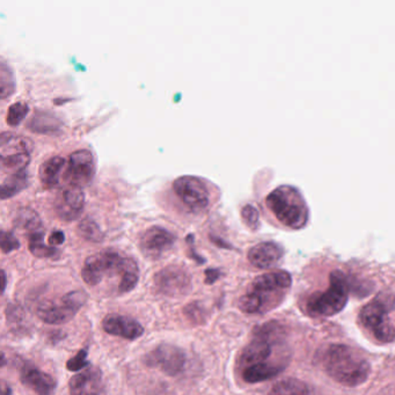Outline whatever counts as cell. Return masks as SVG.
Instances as JSON below:
<instances>
[{"instance_id":"18","label":"cell","mask_w":395,"mask_h":395,"mask_svg":"<svg viewBox=\"0 0 395 395\" xmlns=\"http://www.w3.org/2000/svg\"><path fill=\"white\" fill-rule=\"evenodd\" d=\"M284 251L279 244L272 242H260L248 251V260L258 269L272 268L281 261Z\"/></svg>"},{"instance_id":"14","label":"cell","mask_w":395,"mask_h":395,"mask_svg":"<svg viewBox=\"0 0 395 395\" xmlns=\"http://www.w3.org/2000/svg\"><path fill=\"white\" fill-rule=\"evenodd\" d=\"M70 395H107L104 373L97 366H88L69 382Z\"/></svg>"},{"instance_id":"13","label":"cell","mask_w":395,"mask_h":395,"mask_svg":"<svg viewBox=\"0 0 395 395\" xmlns=\"http://www.w3.org/2000/svg\"><path fill=\"white\" fill-rule=\"evenodd\" d=\"M175 242L176 237L171 231L161 226H152L141 235L139 247L145 258L158 260L171 251Z\"/></svg>"},{"instance_id":"27","label":"cell","mask_w":395,"mask_h":395,"mask_svg":"<svg viewBox=\"0 0 395 395\" xmlns=\"http://www.w3.org/2000/svg\"><path fill=\"white\" fill-rule=\"evenodd\" d=\"M31 157L27 152H15L8 155H1V165L4 169L12 171L14 173L25 171V167L29 164Z\"/></svg>"},{"instance_id":"21","label":"cell","mask_w":395,"mask_h":395,"mask_svg":"<svg viewBox=\"0 0 395 395\" xmlns=\"http://www.w3.org/2000/svg\"><path fill=\"white\" fill-rule=\"evenodd\" d=\"M27 184L28 175L26 171L13 173L10 176H7L1 183V198L7 200L13 198L20 191L24 190L25 188L27 187Z\"/></svg>"},{"instance_id":"22","label":"cell","mask_w":395,"mask_h":395,"mask_svg":"<svg viewBox=\"0 0 395 395\" xmlns=\"http://www.w3.org/2000/svg\"><path fill=\"white\" fill-rule=\"evenodd\" d=\"M269 395H310V389L299 379H283L272 386Z\"/></svg>"},{"instance_id":"15","label":"cell","mask_w":395,"mask_h":395,"mask_svg":"<svg viewBox=\"0 0 395 395\" xmlns=\"http://www.w3.org/2000/svg\"><path fill=\"white\" fill-rule=\"evenodd\" d=\"M85 195L83 189L74 186H67L58 194L55 209L61 219L72 221L81 216L84 210Z\"/></svg>"},{"instance_id":"1","label":"cell","mask_w":395,"mask_h":395,"mask_svg":"<svg viewBox=\"0 0 395 395\" xmlns=\"http://www.w3.org/2000/svg\"><path fill=\"white\" fill-rule=\"evenodd\" d=\"M290 359L286 329L274 320L255 327L251 342L239 356L238 366L244 382L258 384L284 371Z\"/></svg>"},{"instance_id":"11","label":"cell","mask_w":395,"mask_h":395,"mask_svg":"<svg viewBox=\"0 0 395 395\" xmlns=\"http://www.w3.org/2000/svg\"><path fill=\"white\" fill-rule=\"evenodd\" d=\"M173 189L178 198L191 212H201L208 208L210 196L205 182L193 175H183L175 180Z\"/></svg>"},{"instance_id":"28","label":"cell","mask_w":395,"mask_h":395,"mask_svg":"<svg viewBox=\"0 0 395 395\" xmlns=\"http://www.w3.org/2000/svg\"><path fill=\"white\" fill-rule=\"evenodd\" d=\"M183 314L188 321L194 326L205 325L209 318V313L201 302H193L184 306Z\"/></svg>"},{"instance_id":"30","label":"cell","mask_w":395,"mask_h":395,"mask_svg":"<svg viewBox=\"0 0 395 395\" xmlns=\"http://www.w3.org/2000/svg\"><path fill=\"white\" fill-rule=\"evenodd\" d=\"M29 107L26 102H15L11 104L8 111H7L6 121L10 124L11 127H17L21 122L24 121L25 118L27 116Z\"/></svg>"},{"instance_id":"31","label":"cell","mask_w":395,"mask_h":395,"mask_svg":"<svg viewBox=\"0 0 395 395\" xmlns=\"http://www.w3.org/2000/svg\"><path fill=\"white\" fill-rule=\"evenodd\" d=\"M88 349H81L77 352V355L74 356L72 359H69L67 362V368L69 371H79L81 368H86L90 365L88 362Z\"/></svg>"},{"instance_id":"10","label":"cell","mask_w":395,"mask_h":395,"mask_svg":"<svg viewBox=\"0 0 395 395\" xmlns=\"http://www.w3.org/2000/svg\"><path fill=\"white\" fill-rule=\"evenodd\" d=\"M143 363L148 368L160 370L169 377H176L186 368L187 355L176 345L162 343L148 352L143 357Z\"/></svg>"},{"instance_id":"39","label":"cell","mask_w":395,"mask_h":395,"mask_svg":"<svg viewBox=\"0 0 395 395\" xmlns=\"http://www.w3.org/2000/svg\"><path fill=\"white\" fill-rule=\"evenodd\" d=\"M1 276H3V290H1V291L5 292V290H6V285H7V278H6V272H1Z\"/></svg>"},{"instance_id":"24","label":"cell","mask_w":395,"mask_h":395,"mask_svg":"<svg viewBox=\"0 0 395 395\" xmlns=\"http://www.w3.org/2000/svg\"><path fill=\"white\" fill-rule=\"evenodd\" d=\"M29 251L34 256L41 258H56V255L60 253L57 248L44 244V235L42 231L35 232L29 235Z\"/></svg>"},{"instance_id":"20","label":"cell","mask_w":395,"mask_h":395,"mask_svg":"<svg viewBox=\"0 0 395 395\" xmlns=\"http://www.w3.org/2000/svg\"><path fill=\"white\" fill-rule=\"evenodd\" d=\"M67 161L63 157H53L44 161L40 167V180L46 189H53L60 183Z\"/></svg>"},{"instance_id":"4","label":"cell","mask_w":395,"mask_h":395,"mask_svg":"<svg viewBox=\"0 0 395 395\" xmlns=\"http://www.w3.org/2000/svg\"><path fill=\"white\" fill-rule=\"evenodd\" d=\"M320 363L333 380L348 387L362 385L371 372L368 359L347 345H329L322 352Z\"/></svg>"},{"instance_id":"6","label":"cell","mask_w":395,"mask_h":395,"mask_svg":"<svg viewBox=\"0 0 395 395\" xmlns=\"http://www.w3.org/2000/svg\"><path fill=\"white\" fill-rule=\"evenodd\" d=\"M329 286L325 291L312 295L306 303V311L312 318H329L338 314L348 303L350 281L341 270L329 276Z\"/></svg>"},{"instance_id":"7","label":"cell","mask_w":395,"mask_h":395,"mask_svg":"<svg viewBox=\"0 0 395 395\" xmlns=\"http://www.w3.org/2000/svg\"><path fill=\"white\" fill-rule=\"evenodd\" d=\"M268 208L282 224L300 228L308 219V209L302 194L292 186L276 188L267 198Z\"/></svg>"},{"instance_id":"3","label":"cell","mask_w":395,"mask_h":395,"mask_svg":"<svg viewBox=\"0 0 395 395\" xmlns=\"http://www.w3.org/2000/svg\"><path fill=\"white\" fill-rule=\"evenodd\" d=\"M291 284V275L283 270L258 276L239 299V308L247 314L268 313L284 302Z\"/></svg>"},{"instance_id":"34","label":"cell","mask_w":395,"mask_h":395,"mask_svg":"<svg viewBox=\"0 0 395 395\" xmlns=\"http://www.w3.org/2000/svg\"><path fill=\"white\" fill-rule=\"evenodd\" d=\"M205 284L212 285L214 284L216 282L221 278V269L209 268L205 270Z\"/></svg>"},{"instance_id":"16","label":"cell","mask_w":395,"mask_h":395,"mask_svg":"<svg viewBox=\"0 0 395 395\" xmlns=\"http://www.w3.org/2000/svg\"><path fill=\"white\" fill-rule=\"evenodd\" d=\"M20 379L22 384L36 395H54L57 389L56 380L31 362L21 365Z\"/></svg>"},{"instance_id":"25","label":"cell","mask_w":395,"mask_h":395,"mask_svg":"<svg viewBox=\"0 0 395 395\" xmlns=\"http://www.w3.org/2000/svg\"><path fill=\"white\" fill-rule=\"evenodd\" d=\"M0 91H1V99L5 100L15 92V78L12 67L6 63L1 62L0 65Z\"/></svg>"},{"instance_id":"26","label":"cell","mask_w":395,"mask_h":395,"mask_svg":"<svg viewBox=\"0 0 395 395\" xmlns=\"http://www.w3.org/2000/svg\"><path fill=\"white\" fill-rule=\"evenodd\" d=\"M78 233L81 238L90 242H101L104 240V233L99 228V225L91 218H85L79 223Z\"/></svg>"},{"instance_id":"29","label":"cell","mask_w":395,"mask_h":395,"mask_svg":"<svg viewBox=\"0 0 395 395\" xmlns=\"http://www.w3.org/2000/svg\"><path fill=\"white\" fill-rule=\"evenodd\" d=\"M7 324L14 332L26 331V317L25 312L20 306L14 304H8L6 307Z\"/></svg>"},{"instance_id":"35","label":"cell","mask_w":395,"mask_h":395,"mask_svg":"<svg viewBox=\"0 0 395 395\" xmlns=\"http://www.w3.org/2000/svg\"><path fill=\"white\" fill-rule=\"evenodd\" d=\"M64 242H65V235L61 230H56V231L53 232L48 238V244L50 246H60V244H63Z\"/></svg>"},{"instance_id":"17","label":"cell","mask_w":395,"mask_h":395,"mask_svg":"<svg viewBox=\"0 0 395 395\" xmlns=\"http://www.w3.org/2000/svg\"><path fill=\"white\" fill-rule=\"evenodd\" d=\"M102 328L111 336L134 341L144 334V327L134 319L121 314H108L102 320Z\"/></svg>"},{"instance_id":"5","label":"cell","mask_w":395,"mask_h":395,"mask_svg":"<svg viewBox=\"0 0 395 395\" xmlns=\"http://www.w3.org/2000/svg\"><path fill=\"white\" fill-rule=\"evenodd\" d=\"M395 308V296L382 292L359 312L361 325L380 343L395 341V325L391 313Z\"/></svg>"},{"instance_id":"36","label":"cell","mask_w":395,"mask_h":395,"mask_svg":"<svg viewBox=\"0 0 395 395\" xmlns=\"http://www.w3.org/2000/svg\"><path fill=\"white\" fill-rule=\"evenodd\" d=\"M188 242L190 244V258H193L194 261L198 262V265H203V263H205V258H202L201 255H198L194 249V244H193V242H194V238H193V235H189V237H188Z\"/></svg>"},{"instance_id":"40","label":"cell","mask_w":395,"mask_h":395,"mask_svg":"<svg viewBox=\"0 0 395 395\" xmlns=\"http://www.w3.org/2000/svg\"><path fill=\"white\" fill-rule=\"evenodd\" d=\"M5 365H6V357H5V355H4V354H1V366H5Z\"/></svg>"},{"instance_id":"19","label":"cell","mask_w":395,"mask_h":395,"mask_svg":"<svg viewBox=\"0 0 395 395\" xmlns=\"http://www.w3.org/2000/svg\"><path fill=\"white\" fill-rule=\"evenodd\" d=\"M27 127L37 134H54L61 131L63 122L51 111H39L28 121Z\"/></svg>"},{"instance_id":"2","label":"cell","mask_w":395,"mask_h":395,"mask_svg":"<svg viewBox=\"0 0 395 395\" xmlns=\"http://www.w3.org/2000/svg\"><path fill=\"white\" fill-rule=\"evenodd\" d=\"M120 277L118 293H127L137 286L139 268L134 258H127L113 249H104L86 258L81 277L90 286L101 284L106 277Z\"/></svg>"},{"instance_id":"33","label":"cell","mask_w":395,"mask_h":395,"mask_svg":"<svg viewBox=\"0 0 395 395\" xmlns=\"http://www.w3.org/2000/svg\"><path fill=\"white\" fill-rule=\"evenodd\" d=\"M242 216L248 228L251 230H256L258 228V212L253 205H244Z\"/></svg>"},{"instance_id":"12","label":"cell","mask_w":395,"mask_h":395,"mask_svg":"<svg viewBox=\"0 0 395 395\" xmlns=\"http://www.w3.org/2000/svg\"><path fill=\"white\" fill-rule=\"evenodd\" d=\"M95 175V161L90 150L81 148L71 154L67 168L64 172V181L74 187H86Z\"/></svg>"},{"instance_id":"38","label":"cell","mask_w":395,"mask_h":395,"mask_svg":"<svg viewBox=\"0 0 395 395\" xmlns=\"http://www.w3.org/2000/svg\"><path fill=\"white\" fill-rule=\"evenodd\" d=\"M1 394L12 395V389L5 382H3V385H1Z\"/></svg>"},{"instance_id":"8","label":"cell","mask_w":395,"mask_h":395,"mask_svg":"<svg viewBox=\"0 0 395 395\" xmlns=\"http://www.w3.org/2000/svg\"><path fill=\"white\" fill-rule=\"evenodd\" d=\"M88 298V293L81 290L67 292L61 298L41 303L36 308L37 317L48 325H63L77 315Z\"/></svg>"},{"instance_id":"9","label":"cell","mask_w":395,"mask_h":395,"mask_svg":"<svg viewBox=\"0 0 395 395\" xmlns=\"http://www.w3.org/2000/svg\"><path fill=\"white\" fill-rule=\"evenodd\" d=\"M153 286L159 295L180 298L191 291V275L181 265H168L154 275Z\"/></svg>"},{"instance_id":"23","label":"cell","mask_w":395,"mask_h":395,"mask_svg":"<svg viewBox=\"0 0 395 395\" xmlns=\"http://www.w3.org/2000/svg\"><path fill=\"white\" fill-rule=\"evenodd\" d=\"M14 225L21 230L29 232L31 235L41 231L42 226L39 214L31 208L20 209L14 218Z\"/></svg>"},{"instance_id":"37","label":"cell","mask_w":395,"mask_h":395,"mask_svg":"<svg viewBox=\"0 0 395 395\" xmlns=\"http://www.w3.org/2000/svg\"><path fill=\"white\" fill-rule=\"evenodd\" d=\"M210 239H212V242H214L216 246H218V247L228 248V249L233 248L231 244H228V242H225L224 240H221V238H218L216 235H210Z\"/></svg>"},{"instance_id":"32","label":"cell","mask_w":395,"mask_h":395,"mask_svg":"<svg viewBox=\"0 0 395 395\" xmlns=\"http://www.w3.org/2000/svg\"><path fill=\"white\" fill-rule=\"evenodd\" d=\"M0 247L4 254H8L12 251H17L20 248V242L15 238V235L11 232L1 231V238H0Z\"/></svg>"}]
</instances>
